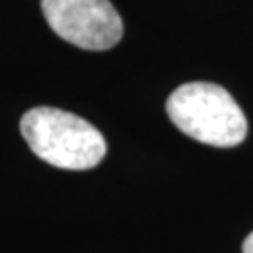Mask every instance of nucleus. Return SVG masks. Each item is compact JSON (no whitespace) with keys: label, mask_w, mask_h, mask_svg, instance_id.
I'll return each mask as SVG.
<instances>
[{"label":"nucleus","mask_w":253,"mask_h":253,"mask_svg":"<svg viewBox=\"0 0 253 253\" xmlns=\"http://www.w3.org/2000/svg\"><path fill=\"white\" fill-rule=\"evenodd\" d=\"M21 133L40 160L58 169L86 171L107 154V143L100 129L62 109L27 111L21 118Z\"/></svg>","instance_id":"obj_1"},{"label":"nucleus","mask_w":253,"mask_h":253,"mask_svg":"<svg viewBox=\"0 0 253 253\" xmlns=\"http://www.w3.org/2000/svg\"><path fill=\"white\" fill-rule=\"evenodd\" d=\"M165 111L182 133L203 145L231 148L248 135L244 111L216 83H186L169 96Z\"/></svg>","instance_id":"obj_2"},{"label":"nucleus","mask_w":253,"mask_h":253,"mask_svg":"<svg viewBox=\"0 0 253 253\" xmlns=\"http://www.w3.org/2000/svg\"><path fill=\"white\" fill-rule=\"evenodd\" d=\"M49 27L68 43L105 51L122 40L124 25L109 0H42Z\"/></svg>","instance_id":"obj_3"},{"label":"nucleus","mask_w":253,"mask_h":253,"mask_svg":"<svg viewBox=\"0 0 253 253\" xmlns=\"http://www.w3.org/2000/svg\"><path fill=\"white\" fill-rule=\"evenodd\" d=\"M242 252L244 253H253V233L248 235V238L244 240V244H242Z\"/></svg>","instance_id":"obj_4"}]
</instances>
